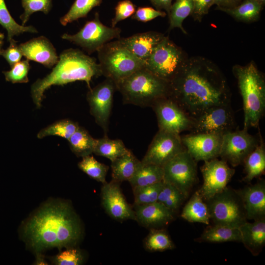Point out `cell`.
<instances>
[{
    "mask_svg": "<svg viewBox=\"0 0 265 265\" xmlns=\"http://www.w3.org/2000/svg\"><path fill=\"white\" fill-rule=\"evenodd\" d=\"M83 260L80 250L70 247L57 254L54 259V263L57 265H79L82 264Z\"/></svg>",
    "mask_w": 265,
    "mask_h": 265,
    "instance_id": "42",
    "label": "cell"
},
{
    "mask_svg": "<svg viewBox=\"0 0 265 265\" xmlns=\"http://www.w3.org/2000/svg\"><path fill=\"white\" fill-rule=\"evenodd\" d=\"M102 75L115 84L145 67V63L135 56L119 40L110 41L98 51Z\"/></svg>",
    "mask_w": 265,
    "mask_h": 265,
    "instance_id": "6",
    "label": "cell"
},
{
    "mask_svg": "<svg viewBox=\"0 0 265 265\" xmlns=\"http://www.w3.org/2000/svg\"><path fill=\"white\" fill-rule=\"evenodd\" d=\"M3 45V39H0V55L1 52L2 50Z\"/></svg>",
    "mask_w": 265,
    "mask_h": 265,
    "instance_id": "51",
    "label": "cell"
},
{
    "mask_svg": "<svg viewBox=\"0 0 265 265\" xmlns=\"http://www.w3.org/2000/svg\"><path fill=\"white\" fill-rule=\"evenodd\" d=\"M243 0H230L229 1V7L228 8H231L237 6L240 2H241Z\"/></svg>",
    "mask_w": 265,
    "mask_h": 265,
    "instance_id": "50",
    "label": "cell"
},
{
    "mask_svg": "<svg viewBox=\"0 0 265 265\" xmlns=\"http://www.w3.org/2000/svg\"><path fill=\"white\" fill-rule=\"evenodd\" d=\"M136 10L135 5L130 0H123L118 2L115 8V16L111 20V26L131 17Z\"/></svg>",
    "mask_w": 265,
    "mask_h": 265,
    "instance_id": "43",
    "label": "cell"
},
{
    "mask_svg": "<svg viewBox=\"0 0 265 265\" xmlns=\"http://www.w3.org/2000/svg\"><path fill=\"white\" fill-rule=\"evenodd\" d=\"M169 97L191 117L231 103V92L218 66L202 56L188 57L169 82Z\"/></svg>",
    "mask_w": 265,
    "mask_h": 265,
    "instance_id": "1",
    "label": "cell"
},
{
    "mask_svg": "<svg viewBox=\"0 0 265 265\" xmlns=\"http://www.w3.org/2000/svg\"><path fill=\"white\" fill-rule=\"evenodd\" d=\"M123 102L141 107H152L160 99L170 95L169 82L158 77L145 67L116 83Z\"/></svg>",
    "mask_w": 265,
    "mask_h": 265,
    "instance_id": "5",
    "label": "cell"
},
{
    "mask_svg": "<svg viewBox=\"0 0 265 265\" xmlns=\"http://www.w3.org/2000/svg\"><path fill=\"white\" fill-rule=\"evenodd\" d=\"M205 202L213 224L239 228L247 221L240 196L230 187L227 186Z\"/></svg>",
    "mask_w": 265,
    "mask_h": 265,
    "instance_id": "8",
    "label": "cell"
},
{
    "mask_svg": "<svg viewBox=\"0 0 265 265\" xmlns=\"http://www.w3.org/2000/svg\"><path fill=\"white\" fill-rule=\"evenodd\" d=\"M36 260L35 262V265H47V262L44 260V258L41 253H36Z\"/></svg>",
    "mask_w": 265,
    "mask_h": 265,
    "instance_id": "49",
    "label": "cell"
},
{
    "mask_svg": "<svg viewBox=\"0 0 265 265\" xmlns=\"http://www.w3.org/2000/svg\"><path fill=\"white\" fill-rule=\"evenodd\" d=\"M9 42V46L6 49L2 50L0 55L3 57L11 68L21 60L23 54L17 41L12 39Z\"/></svg>",
    "mask_w": 265,
    "mask_h": 265,
    "instance_id": "45",
    "label": "cell"
},
{
    "mask_svg": "<svg viewBox=\"0 0 265 265\" xmlns=\"http://www.w3.org/2000/svg\"><path fill=\"white\" fill-rule=\"evenodd\" d=\"M83 233L79 216L64 200L51 201L42 205L22 228L24 239L36 253L53 248L75 247Z\"/></svg>",
    "mask_w": 265,
    "mask_h": 265,
    "instance_id": "2",
    "label": "cell"
},
{
    "mask_svg": "<svg viewBox=\"0 0 265 265\" xmlns=\"http://www.w3.org/2000/svg\"><path fill=\"white\" fill-rule=\"evenodd\" d=\"M264 6L256 0H243L239 4L231 8L217 7L238 21L252 22L257 20Z\"/></svg>",
    "mask_w": 265,
    "mask_h": 265,
    "instance_id": "28",
    "label": "cell"
},
{
    "mask_svg": "<svg viewBox=\"0 0 265 265\" xmlns=\"http://www.w3.org/2000/svg\"><path fill=\"white\" fill-rule=\"evenodd\" d=\"M4 35L3 33L0 32V39H3Z\"/></svg>",
    "mask_w": 265,
    "mask_h": 265,
    "instance_id": "53",
    "label": "cell"
},
{
    "mask_svg": "<svg viewBox=\"0 0 265 265\" xmlns=\"http://www.w3.org/2000/svg\"><path fill=\"white\" fill-rule=\"evenodd\" d=\"M201 171L203 183L197 191L205 201L222 191L235 173L227 162L217 158L205 161Z\"/></svg>",
    "mask_w": 265,
    "mask_h": 265,
    "instance_id": "14",
    "label": "cell"
},
{
    "mask_svg": "<svg viewBox=\"0 0 265 265\" xmlns=\"http://www.w3.org/2000/svg\"><path fill=\"white\" fill-rule=\"evenodd\" d=\"M156 9L161 10L164 9L165 12L169 14L173 0H149Z\"/></svg>",
    "mask_w": 265,
    "mask_h": 265,
    "instance_id": "47",
    "label": "cell"
},
{
    "mask_svg": "<svg viewBox=\"0 0 265 265\" xmlns=\"http://www.w3.org/2000/svg\"><path fill=\"white\" fill-rule=\"evenodd\" d=\"M79 125L77 122L65 119L55 122L41 130L37 135L41 139L48 136H58L68 139L77 130Z\"/></svg>",
    "mask_w": 265,
    "mask_h": 265,
    "instance_id": "36",
    "label": "cell"
},
{
    "mask_svg": "<svg viewBox=\"0 0 265 265\" xmlns=\"http://www.w3.org/2000/svg\"><path fill=\"white\" fill-rule=\"evenodd\" d=\"M260 139L248 133V130L231 131L223 134L219 154L221 159L233 167L243 164L247 156L257 146Z\"/></svg>",
    "mask_w": 265,
    "mask_h": 265,
    "instance_id": "12",
    "label": "cell"
},
{
    "mask_svg": "<svg viewBox=\"0 0 265 265\" xmlns=\"http://www.w3.org/2000/svg\"><path fill=\"white\" fill-rule=\"evenodd\" d=\"M102 0H75L69 11L60 19V24H68L86 17L94 7L99 6Z\"/></svg>",
    "mask_w": 265,
    "mask_h": 265,
    "instance_id": "37",
    "label": "cell"
},
{
    "mask_svg": "<svg viewBox=\"0 0 265 265\" xmlns=\"http://www.w3.org/2000/svg\"><path fill=\"white\" fill-rule=\"evenodd\" d=\"M223 134L190 133L181 135L186 150L197 161H206L219 156Z\"/></svg>",
    "mask_w": 265,
    "mask_h": 265,
    "instance_id": "18",
    "label": "cell"
},
{
    "mask_svg": "<svg viewBox=\"0 0 265 265\" xmlns=\"http://www.w3.org/2000/svg\"><path fill=\"white\" fill-rule=\"evenodd\" d=\"M239 229L245 247L253 256L259 255L265 245V218L247 221Z\"/></svg>",
    "mask_w": 265,
    "mask_h": 265,
    "instance_id": "23",
    "label": "cell"
},
{
    "mask_svg": "<svg viewBox=\"0 0 265 265\" xmlns=\"http://www.w3.org/2000/svg\"><path fill=\"white\" fill-rule=\"evenodd\" d=\"M141 163L130 151L111 161L112 179L121 183L129 181L133 176Z\"/></svg>",
    "mask_w": 265,
    "mask_h": 265,
    "instance_id": "26",
    "label": "cell"
},
{
    "mask_svg": "<svg viewBox=\"0 0 265 265\" xmlns=\"http://www.w3.org/2000/svg\"><path fill=\"white\" fill-rule=\"evenodd\" d=\"M164 36L161 33L150 31L119 39L130 52L145 63Z\"/></svg>",
    "mask_w": 265,
    "mask_h": 265,
    "instance_id": "22",
    "label": "cell"
},
{
    "mask_svg": "<svg viewBox=\"0 0 265 265\" xmlns=\"http://www.w3.org/2000/svg\"><path fill=\"white\" fill-rule=\"evenodd\" d=\"M145 248L150 252H163L175 248V245L164 228L150 229L144 241Z\"/></svg>",
    "mask_w": 265,
    "mask_h": 265,
    "instance_id": "32",
    "label": "cell"
},
{
    "mask_svg": "<svg viewBox=\"0 0 265 265\" xmlns=\"http://www.w3.org/2000/svg\"><path fill=\"white\" fill-rule=\"evenodd\" d=\"M120 184L112 179L103 184L101 192L102 205L106 213L115 220H135L134 210L123 195Z\"/></svg>",
    "mask_w": 265,
    "mask_h": 265,
    "instance_id": "17",
    "label": "cell"
},
{
    "mask_svg": "<svg viewBox=\"0 0 265 265\" xmlns=\"http://www.w3.org/2000/svg\"><path fill=\"white\" fill-rule=\"evenodd\" d=\"M194 240L198 242H241V235L239 228L213 224L207 227Z\"/></svg>",
    "mask_w": 265,
    "mask_h": 265,
    "instance_id": "24",
    "label": "cell"
},
{
    "mask_svg": "<svg viewBox=\"0 0 265 265\" xmlns=\"http://www.w3.org/2000/svg\"><path fill=\"white\" fill-rule=\"evenodd\" d=\"M163 185L162 181L149 186L132 188L134 196L133 205H145L157 202Z\"/></svg>",
    "mask_w": 265,
    "mask_h": 265,
    "instance_id": "39",
    "label": "cell"
},
{
    "mask_svg": "<svg viewBox=\"0 0 265 265\" xmlns=\"http://www.w3.org/2000/svg\"><path fill=\"white\" fill-rule=\"evenodd\" d=\"M193 11L191 16L195 21L200 22L203 17L207 14L210 7L213 5V0H191Z\"/></svg>",
    "mask_w": 265,
    "mask_h": 265,
    "instance_id": "46",
    "label": "cell"
},
{
    "mask_svg": "<svg viewBox=\"0 0 265 265\" xmlns=\"http://www.w3.org/2000/svg\"><path fill=\"white\" fill-rule=\"evenodd\" d=\"M185 150L180 134L159 130L141 161L163 167Z\"/></svg>",
    "mask_w": 265,
    "mask_h": 265,
    "instance_id": "16",
    "label": "cell"
},
{
    "mask_svg": "<svg viewBox=\"0 0 265 265\" xmlns=\"http://www.w3.org/2000/svg\"><path fill=\"white\" fill-rule=\"evenodd\" d=\"M82 158V160L78 164L79 168L96 181L102 184L106 183V176L109 167L97 161L91 155Z\"/></svg>",
    "mask_w": 265,
    "mask_h": 265,
    "instance_id": "38",
    "label": "cell"
},
{
    "mask_svg": "<svg viewBox=\"0 0 265 265\" xmlns=\"http://www.w3.org/2000/svg\"><path fill=\"white\" fill-rule=\"evenodd\" d=\"M193 11V3L191 0H175L172 3L170 11L168 14L169 26L168 30L178 27L184 34H187L183 26V22Z\"/></svg>",
    "mask_w": 265,
    "mask_h": 265,
    "instance_id": "34",
    "label": "cell"
},
{
    "mask_svg": "<svg viewBox=\"0 0 265 265\" xmlns=\"http://www.w3.org/2000/svg\"><path fill=\"white\" fill-rule=\"evenodd\" d=\"M133 209L135 221L150 229L164 228L173 221L175 214L158 201L145 205H133Z\"/></svg>",
    "mask_w": 265,
    "mask_h": 265,
    "instance_id": "20",
    "label": "cell"
},
{
    "mask_svg": "<svg viewBox=\"0 0 265 265\" xmlns=\"http://www.w3.org/2000/svg\"><path fill=\"white\" fill-rule=\"evenodd\" d=\"M243 204L247 220L265 218V182L261 179L256 184L236 190Z\"/></svg>",
    "mask_w": 265,
    "mask_h": 265,
    "instance_id": "21",
    "label": "cell"
},
{
    "mask_svg": "<svg viewBox=\"0 0 265 265\" xmlns=\"http://www.w3.org/2000/svg\"><path fill=\"white\" fill-rule=\"evenodd\" d=\"M24 11L20 16L23 26H25L30 16L34 12L41 11L47 14L52 7V0H22Z\"/></svg>",
    "mask_w": 265,
    "mask_h": 265,
    "instance_id": "40",
    "label": "cell"
},
{
    "mask_svg": "<svg viewBox=\"0 0 265 265\" xmlns=\"http://www.w3.org/2000/svg\"><path fill=\"white\" fill-rule=\"evenodd\" d=\"M258 2H259L261 4H262L264 6H265V0H256Z\"/></svg>",
    "mask_w": 265,
    "mask_h": 265,
    "instance_id": "52",
    "label": "cell"
},
{
    "mask_svg": "<svg viewBox=\"0 0 265 265\" xmlns=\"http://www.w3.org/2000/svg\"><path fill=\"white\" fill-rule=\"evenodd\" d=\"M188 58L181 48L164 36L145 62V67L158 77L170 82Z\"/></svg>",
    "mask_w": 265,
    "mask_h": 265,
    "instance_id": "7",
    "label": "cell"
},
{
    "mask_svg": "<svg viewBox=\"0 0 265 265\" xmlns=\"http://www.w3.org/2000/svg\"><path fill=\"white\" fill-rule=\"evenodd\" d=\"M130 151L121 140L111 139L105 135L103 138L96 139L93 153L105 157L111 162Z\"/></svg>",
    "mask_w": 265,
    "mask_h": 265,
    "instance_id": "31",
    "label": "cell"
},
{
    "mask_svg": "<svg viewBox=\"0 0 265 265\" xmlns=\"http://www.w3.org/2000/svg\"><path fill=\"white\" fill-rule=\"evenodd\" d=\"M69 146L78 157H84L93 153L96 139L94 138L83 128L79 126L68 139Z\"/></svg>",
    "mask_w": 265,
    "mask_h": 265,
    "instance_id": "30",
    "label": "cell"
},
{
    "mask_svg": "<svg viewBox=\"0 0 265 265\" xmlns=\"http://www.w3.org/2000/svg\"><path fill=\"white\" fill-rule=\"evenodd\" d=\"M121 32V29L118 27H109L104 25L96 12L94 19L87 21L77 33H64L61 38L72 42L91 54L113 39L120 38Z\"/></svg>",
    "mask_w": 265,
    "mask_h": 265,
    "instance_id": "9",
    "label": "cell"
},
{
    "mask_svg": "<svg viewBox=\"0 0 265 265\" xmlns=\"http://www.w3.org/2000/svg\"><path fill=\"white\" fill-rule=\"evenodd\" d=\"M232 72L242 99L243 129L258 128L265 110V77L253 61L245 65H235Z\"/></svg>",
    "mask_w": 265,
    "mask_h": 265,
    "instance_id": "4",
    "label": "cell"
},
{
    "mask_svg": "<svg viewBox=\"0 0 265 265\" xmlns=\"http://www.w3.org/2000/svg\"><path fill=\"white\" fill-rule=\"evenodd\" d=\"M181 216L189 222L209 224L210 217L207 204L197 190L184 206Z\"/></svg>",
    "mask_w": 265,
    "mask_h": 265,
    "instance_id": "27",
    "label": "cell"
},
{
    "mask_svg": "<svg viewBox=\"0 0 265 265\" xmlns=\"http://www.w3.org/2000/svg\"><path fill=\"white\" fill-rule=\"evenodd\" d=\"M163 167L141 162L132 177L128 181L132 188L153 185L163 181Z\"/></svg>",
    "mask_w": 265,
    "mask_h": 265,
    "instance_id": "29",
    "label": "cell"
},
{
    "mask_svg": "<svg viewBox=\"0 0 265 265\" xmlns=\"http://www.w3.org/2000/svg\"><path fill=\"white\" fill-rule=\"evenodd\" d=\"M101 75L99 64L94 58L79 49H68L61 53L52 71L31 85V98L36 107L39 108L44 98V92L52 86L63 85L80 80L84 81L90 89L92 79Z\"/></svg>",
    "mask_w": 265,
    "mask_h": 265,
    "instance_id": "3",
    "label": "cell"
},
{
    "mask_svg": "<svg viewBox=\"0 0 265 265\" xmlns=\"http://www.w3.org/2000/svg\"><path fill=\"white\" fill-rule=\"evenodd\" d=\"M166 14L165 11L151 7H139L131 16V18L141 22H147L158 17H164Z\"/></svg>",
    "mask_w": 265,
    "mask_h": 265,
    "instance_id": "44",
    "label": "cell"
},
{
    "mask_svg": "<svg viewBox=\"0 0 265 265\" xmlns=\"http://www.w3.org/2000/svg\"><path fill=\"white\" fill-rule=\"evenodd\" d=\"M213 4H216L217 7L228 8L229 7L230 0H213Z\"/></svg>",
    "mask_w": 265,
    "mask_h": 265,
    "instance_id": "48",
    "label": "cell"
},
{
    "mask_svg": "<svg viewBox=\"0 0 265 265\" xmlns=\"http://www.w3.org/2000/svg\"><path fill=\"white\" fill-rule=\"evenodd\" d=\"M30 68L29 60L26 59L17 63L10 70L3 71V74L6 80L12 83H26Z\"/></svg>",
    "mask_w": 265,
    "mask_h": 265,
    "instance_id": "41",
    "label": "cell"
},
{
    "mask_svg": "<svg viewBox=\"0 0 265 265\" xmlns=\"http://www.w3.org/2000/svg\"><path fill=\"white\" fill-rule=\"evenodd\" d=\"M186 198L187 197L175 186L163 181V185L159 193L157 201L175 214Z\"/></svg>",
    "mask_w": 265,
    "mask_h": 265,
    "instance_id": "35",
    "label": "cell"
},
{
    "mask_svg": "<svg viewBox=\"0 0 265 265\" xmlns=\"http://www.w3.org/2000/svg\"><path fill=\"white\" fill-rule=\"evenodd\" d=\"M19 47L26 59L38 62L46 67L52 68L58 61L55 48L45 36L33 38L20 44Z\"/></svg>",
    "mask_w": 265,
    "mask_h": 265,
    "instance_id": "19",
    "label": "cell"
},
{
    "mask_svg": "<svg viewBox=\"0 0 265 265\" xmlns=\"http://www.w3.org/2000/svg\"><path fill=\"white\" fill-rule=\"evenodd\" d=\"M243 164L245 175L242 181L251 182L263 175L265 170V147L261 135L259 144L245 158Z\"/></svg>",
    "mask_w": 265,
    "mask_h": 265,
    "instance_id": "25",
    "label": "cell"
},
{
    "mask_svg": "<svg viewBox=\"0 0 265 265\" xmlns=\"http://www.w3.org/2000/svg\"><path fill=\"white\" fill-rule=\"evenodd\" d=\"M152 107L157 116L159 130L178 134L190 130L192 118L169 96L159 99Z\"/></svg>",
    "mask_w": 265,
    "mask_h": 265,
    "instance_id": "13",
    "label": "cell"
},
{
    "mask_svg": "<svg viewBox=\"0 0 265 265\" xmlns=\"http://www.w3.org/2000/svg\"><path fill=\"white\" fill-rule=\"evenodd\" d=\"M162 167L163 181L175 186L187 197L198 181L197 161L185 150Z\"/></svg>",
    "mask_w": 265,
    "mask_h": 265,
    "instance_id": "10",
    "label": "cell"
},
{
    "mask_svg": "<svg viewBox=\"0 0 265 265\" xmlns=\"http://www.w3.org/2000/svg\"><path fill=\"white\" fill-rule=\"evenodd\" d=\"M116 89L115 83L106 78L93 88L89 89L86 95L90 113L96 123L104 130L105 135H107L113 95Z\"/></svg>",
    "mask_w": 265,
    "mask_h": 265,
    "instance_id": "15",
    "label": "cell"
},
{
    "mask_svg": "<svg viewBox=\"0 0 265 265\" xmlns=\"http://www.w3.org/2000/svg\"><path fill=\"white\" fill-rule=\"evenodd\" d=\"M191 118L189 132L193 133L224 134L232 131L235 126L231 103L213 106Z\"/></svg>",
    "mask_w": 265,
    "mask_h": 265,
    "instance_id": "11",
    "label": "cell"
},
{
    "mask_svg": "<svg viewBox=\"0 0 265 265\" xmlns=\"http://www.w3.org/2000/svg\"><path fill=\"white\" fill-rule=\"evenodd\" d=\"M0 25L7 31L8 41L24 32L36 33L37 29L32 26H26L18 24L11 16L4 0H0Z\"/></svg>",
    "mask_w": 265,
    "mask_h": 265,
    "instance_id": "33",
    "label": "cell"
}]
</instances>
